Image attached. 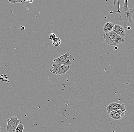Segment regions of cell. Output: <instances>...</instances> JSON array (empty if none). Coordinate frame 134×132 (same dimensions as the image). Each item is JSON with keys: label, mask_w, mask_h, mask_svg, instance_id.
<instances>
[{"label": "cell", "mask_w": 134, "mask_h": 132, "mask_svg": "<svg viewBox=\"0 0 134 132\" xmlns=\"http://www.w3.org/2000/svg\"><path fill=\"white\" fill-rule=\"evenodd\" d=\"M24 129V126L23 124L20 123L17 127L14 132H23Z\"/></svg>", "instance_id": "8fae6325"}, {"label": "cell", "mask_w": 134, "mask_h": 132, "mask_svg": "<svg viewBox=\"0 0 134 132\" xmlns=\"http://www.w3.org/2000/svg\"><path fill=\"white\" fill-rule=\"evenodd\" d=\"M114 25L110 22H106L103 27V31L104 33H108L112 31Z\"/></svg>", "instance_id": "9c48e42d"}, {"label": "cell", "mask_w": 134, "mask_h": 132, "mask_svg": "<svg viewBox=\"0 0 134 132\" xmlns=\"http://www.w3.org/2000/svg\"><path fill=\"white\" fill-rule=\"evenodd\" d=\"M126 29H127V30H131V28L130 27H127V28H126Z\"/></svg>", "instance_id": "9a60e30c"}, {"label": "cell", "mask_w": 134, "mask_h": 132, "mask_svg": "<svg viewBox=\"0 0 134 132\" xmlns=\"http://www.w3.org/2000/svg\"><path fill=\"white\" fill-rule=\"evenodd\" d=\"M57 38L56 34L54 33H51L50 34V36H49V39L52 41L54 40L55 38Z\"/></svg>", "instance_id": "4fadbf2b"}, {"label": "cell", "mask_w": 134, "mask_h": 132, "mask_svg": "<svg viewBox=\"0 0 134 132\" xmlns=\"http://www.w3.org/2000/svg\"><path fill=\"white\" fill-rule=\"evenodd\" d=\"M115 50H117V47H115Z\"/></svg>", "instance_id": "2e32d148"}, {"label": "cell", "mask_w": 134, "mask_h": 132, "mask_svg": "<svg viewBox=\"0 0 134 132\" xmlns=\"http://www.w3.org/2000/svg\"><path fill=\"white\" fill-rule=\"evenodd\" d=\"M70 53L68 52L65 53L64 55L60 56L58 58H54L53 60L54 64H62L70 66L72 63L69 59Z\"/></svg>", "instance_id": "5b68a950"}, {"label": "cell", "mask_w": 134, "mask_h": 132, "mask_svg": "<svg viewBox=\"0 0 134 132\" xmlns=\"http://www.w3.org/2000/svg\"><path fill=\"white\" fill-rule=\"evenodd\" d=\"M61 40L60 38L57 37L52 41V44L55 47H59L61 44Z\"/></svg>", "instance_id": "30bf717a"}, {"label": "cell", "mask_w": 134, "mask_h": 132, "mask_svg": "<svg viewBox=\"0 0 134 132\" xmlns=\"http://www.w3.org/2000/svg\"><path fill=\"white\" fill-rule=\"evenodd\" d=\"M104 41L108 45L110 46H116L121 44L125 41V38L121 37L112 31L103 35Z\"/></svg>", "instance_id": "7a4b0ae2"}, {"label": "cell", "mask_w": 134, "mask_h": 132, "mask_svg": "<svg viewBox=\"0 0 134 132\" xmlns=\"http://www.w3.org/2000/svg\"><path fill=\"white\" fill-rule=\"evenodd\" d=\"M24 1L22 0H14V1H8V2H10L11 4H19V3H22Z\"/></svg>", "instance_id": "7c38bea8"}, {"label": "cell", "mask_w": 134, "mask_h": 132, "mask_svg": "<svg viewBox=\"0 0 134 132\" xmlns=\"http://www.w3.org/2000/svg\"><path fill=\"white\" fill-rule=\"evenodd\" d=\"M6 131L7 132H14L18 124L20 123V120L16 116H12L7 120Z\"/></svg>", "instance_id": "277c9868"}, {"label": "cell", "mask_w": 134, "mask_h": 132, "mask_svg": "<svg viewBox=\"0 0 134 132\" xmlns=\"http://www.w3.org/2000/svg\"><path fill=\"white\" fill-rule=\"evenodd\" d=\"M113 31L117 35L125 38L126 36V32L124 28L122 26L119 25H115L113 27Z\"/></svg>", "instance_id": "ba28073f"}, {"label": "cell", "mask_w": 134, "mask_h": 132, "mask_svg": "<svg viewBox=\"0 0 134 132\" xmlns=\"http://www.w3.org/2000/svg\"><path fill=\"white\" fill-rule=\"evenodd\" d=\"M126 109L117 110L112 111L109 113L110 117L115 120H119L124 117L126 113Z\"/></svg>", "instance_id": "8992f818"}, {"label": "cell", "mask_w": 134, "mask_h": 132, "mask_svg": "<svg viewBox=\"0 0 134 132\" xmlns=\"http://www.w3.org/2000/svg\"><path fill=\"white\" fill-rule=\"evenodd\" d=\"M20 28L21 30H22V31H23V30H25V27L24 26H21Z\"/></svg>", "instance_id": "5bb4252c"}, {"label": "cell", "mask_w": 134, "mask_h": 132, "mask_svg": "<svg viewBox=\"0 0 134 132\" xmlns=\"http://www.w3.org/2000/svg\"><path fill=\"white\" fill-rule=\"evenodd\" d=\"M124 109H125V106L124 104H119L117 102L111 103L106 107V110L109 114L112 111Z\"/></svg>", "instance_id": "52a82bcc"}, {"label": "cell", "mask_w": 134, "mask_h": 132, "mask_svg": "<svg viewBox=\"0 0 134 132\" xmlns=\"http://www.w3.org/2000/svg\"><path fill=\"white\" fill-rule=\"evenodd\" d=\"M70 69L69 66H64L62 64H53L52 68H50V72L57 76L63 75L68 72Z\"/></svg>", "instance_id": "3957f363"}, {"label": "cell", "mask_w": 134, "mask_h": 132, "mask_svg": "<svg viewBox=\"0 0 134 132\" xmlns=\"http://www.w3.org/2000/svg\"><path fill=\"white\" fill-rule=\"evenodd\" d=\"M118 2V9L115 11H111L110 13L111 14L115 13H118L120 15V16L117 18V21H122L124 22V29H126L128 27L133 28L134 23L132 19V16L134 13V9H130L128 6V0L124 1V4L121 8L120 7L119 1H117Z\"/></svg>", "instance_id": "6da1fadb"}]
</instances>
